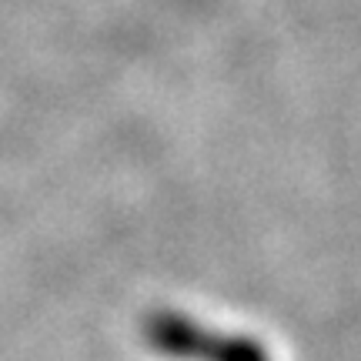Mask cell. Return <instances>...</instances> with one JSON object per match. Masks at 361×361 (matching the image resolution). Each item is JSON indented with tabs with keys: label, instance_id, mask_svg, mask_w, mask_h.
Wrapping results in <instances>:
<instances>
[{
	"label": "cell",
	"instance_id": "obj_1",
	"mask_svg": "<svg viewBox=\"0 0 361 361\" xmlns=\"http://www.w3.org/2000/svg\"><path fill=\"white\" fill-rule=\"evenodd\" d=\"M147 338L157 351L178 361H271L255 341L207 331L194 318L180 314H154L147 322Z\"/></svg>",
	"mask_w": 361,
	"mask_h": 361
}]
</instances>
